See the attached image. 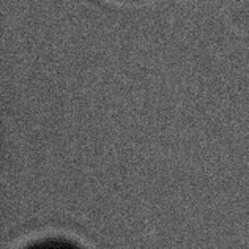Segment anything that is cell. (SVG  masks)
Wrapping results in <instances>:
<instances>
[]
</instances>
